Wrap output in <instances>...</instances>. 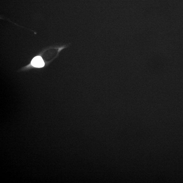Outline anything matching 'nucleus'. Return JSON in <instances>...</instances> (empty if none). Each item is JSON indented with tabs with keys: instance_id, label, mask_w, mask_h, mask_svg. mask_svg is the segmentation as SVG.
Masks as SVG:
<instances>
[{
	"instance_id": "1",
	"label": "nucleus",
	"mask_w": 183,
	"mask_h": 183,
	"mask_svg": "<svg viewBox=\"0 0 183 183\" xmlns=\"http://www.w3.org/2000/svg\"><path fill=\"white\" fill-rule=\"evenodd\" d=\"M32 65L36 68H42L45 66V62L42 57L40 56H36L31 62Z\"/></svg>"
}]
</instances>
